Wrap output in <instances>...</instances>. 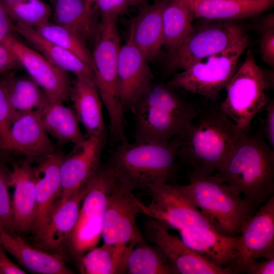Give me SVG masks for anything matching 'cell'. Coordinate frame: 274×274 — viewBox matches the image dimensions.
I'll list each match as a JSON object with an SVG mask.
<instances>
[{
    "label": "cell",
    "mask_w": 274,
    "mask_h": 274,
    "mask_svg": "<svg viewBox=\"0 0 274 274\" xmlns=\"http://www.w3.org/2000/svg\"><path fill=\"white\" fill-rule=\"evenodd\" d=\"M192 30L178 49L166 58L168 74L184 70L209 56L220 52L245 35L243 28L229 20H217Z\"/></svg>",
    "instance_id": "8fae6325"
},
{
    "label": "cell",
    "mask_w": 274,
    "mask_h": 274,
    "mask_svg": "<svg viewBox=\"0 0 274 274\" xmlns=\"http://www.w3.org/2000/svg\"><path fill=\"white\" fill-rule=\"evenodd\" d=\"M274 258L253 261L247 267L245 274H273Z\"/></svg>",
    "instance_id": "7bdbcfd3"
},
{
    "label": "cell",
    "mask_w": 274,
    "mask_h": 274,
    "mask_svg": "<svg viewBox=\"0 0 274 274\" xmlns=\"http://www.w3.org/2000/svg\"><path fill=\"white\" fill-rule=\"evenodd\" d=\"M248 45V39L245 35L224 50L176 74L166 84L216 101L232 78L238 60Z\"/></svg>",
    "instance_id": "52a82bcc"
},
{
    "label": "cell",
    "mask_w": 274,
    "mask_h": 274,
    "mask_svg": "<svg viewBox=\"0 0 274 274\" xmlns=\"http://www.w3.org/2000/svg\"><path fill=\"white\" fill-rule=\"evenodd\" d=\"M26 272L12 261L0 243V274H25Z\"/></svg>",
    "instance_id": "ee69618b"
},
{
    "label": "cell",
    "mask_w": 274,
    "mask_h": 274,
    "mask_svg": "<svg viewBox=\"0 0 274 274\" xmlns=\"http://www.w3.org/2000/svg\"><path fill=\"white\" fill-rule=\"evenodd\" d=\"M51 22L73 31L85 42L96 35L92 5L88 0H50Z\"/></svg>",
    "instance_id": "f1b7e54d"
},
{
    "label": "cell",
    "mask_w": 274,
    "mask_h": 274,
    "mask_svg": "<svg viewBox=\"0 0 274 274\" xmlns=\"http://www.w3.org/2000/svg\"><path fill=\"white\" fill-rule=\"evenodd\" d=\"M11 172L0 157V227L11 234H16L9 194Z\"/></svg>",
    "instance_id": "d590c367"
},
{
    "label": "cell",
    "mask_w": 274,
    "mask_h": 274,
    "mask_svg": "<svg viewBox=\"0 0 274 274\" xmlns=\"http://www.w3.org/2000/svg\"><path fill=\"white\" fill-rule=\"evenodd\" d=\"M1 1L10 19L18 24L36 28L50 21L52 16L51 7L41 0Z\"/></svg>",
    "instance_id": "e575fe53"
},
{
    "label": "cell",
    "mask_w": 274,
    "mask_h": 274,
    "mask_svg": "<svg viewBox=\"0 0 274 274\" xmlns=\"http://www.w3.org/2000/svg\"><path fill=\"white\" fill-rule=\"evenodd\" d=\"M11 186L14 187L12 208L15 232L22 236L31 234L35 219L36 188L33 167L28 161L13 164Z\"/></svg>",
    "instance_id": "7402d4cb"
},
{
    "label": "cell",
    "mask_w": 274,
    "mask_h": 274,
    "mask_svg": "<svg viewBox=\"0 0 274 274\" xmlns=\"http://www.w3.org/2000/svg\"><path fill=\"white\" fill-rule=\"evenodd\" d=\"M188 179L181 188L215 230L226 236H239L254 214L242 194L213 175H188Z\"/></svg>",
    "instance_id": "5b68a950"
},
{
    "label": "cell",
    "mask_w": 274,
    "mask_h": 274,
    "mask_svg": "<svg viewBox=\"0 0 274 274\" xmlns=\"http://www.w3.org/2000/svg\"><path fill=\"white\" fill-rule=\"evenodd\" d=\"M154 76L135 45L130 30L126 43L120 48L117 68V91L124 113L150 89Z\"/></svg>",
    "instance_id": "9a60e30c"
},
{
    "label": "cell",
    "mask_w": 274,
    "mask_h": 274,
    "mask_svg": "<svg viewBox=\"0 0 274 274\" xmlns=\"http://www.w3.org/2000/svg\"><path fill=\"white\" fill-rule=\"evenodd\" d=\"M106 138V134L86 138L84 142L75 144L71 152L63 156L60 167L61 191L59 200H64L77 193L94 175L100 165Z\"/></svg>",
    "instance_id": "e0dca14e"
},
{
    "label": "cell",
    "mask_w": 274,
    "mask_h": 274,
    "mask_svg": "<svg viewBox=\"0 0 274 274\" xmlns=\"http://www.w3.org/2000/svg\"><path fill=\"white\" fill-rule=\"evenodd\" d=\"M194 17L190 0H166L162 22L166 58L178 49L192 30Z\"/></svg>",
    "instance_id": "f546056e"
},
{
    "label": "cell",
    "mask_w": 274,
    "mask_h": 274,
    "mask_svg": "<svg viewBox=\"0 0 274 274\" xmlns=\"http://www.w3.org/2000/svg\"><path fill=\"white\" fill-rule=\"evenodd\" d=\"M0 243L6 252L29 271L39 274H73L62 254L50 253L28 242L20 234H11L0 227Z\"/></svg>",
    "instance_id": "44dd1931"
},
{
    "label": "cell",
    "mask_w": 274,
    "mask_h": 274,
    "mask_svg": "<svg viewBox=\"0 0 274 274\" xmlns=\"http://www.w3.org/2000/svg\"><path fill=\"white\" fill-rule=\"evenodd\" d=\"M179 147L178 136L168 143L127 141L115 147L105 166L129 190L146 189L176 176Z\"/></svg>",
    "instance_id": "7a4b0ae2"
},
{
    "label": "cell",
    "mask_w": 274,
    "mask_h": 274,
    "mask_svg": "<svg viewBox=\"0 0 274 274\" xmlns=\"http://www.w3.org/2000/svg\"><path fill=\"white\" fill-rule=\"evenodd\" d=\"M264 74L249 49L245 61L225 87L224 100L219 110L243 131L248 133L255 116L265 106Z\"/></svg>",
    "instance_id": "9c48e42d"
},
{
    "label": "cell",
    "mask_w": 274,
    "mask_h": 274,
    "mask_svg": "<svg viewBox=\"0 0 274 274\" xmlns=\"http://www.w3.org/2000/svg\"><path fill=\"white\" fill-rule=\"evenodd\" d=\"M260 32L259 51L261 59L271 67L274 66V15L264 17L258 25Z\"/></svg>",
    "instance_id": "8d00e7d4"
},
{
    "label": "cell",
    "mask_w": 274,
    "mask_h": 274,
    "mask_svg": "<svg viewBox=\"0 0 274 274\" xmlns=\"http://www.w3.org/2000/svg\"><path fill=\"white\" fill-rule=\"evenodd\" d=\"M127 273L179 274L175 267L157 245L144 239L135 244L127 261Z\"/></svg>",
    "instance_id": "d6a6232c"
},
{
    "label": "cell",
    "mask_w": 274,
    "mask_h": 274,
    "mask_svg": "<svg viewBox=\"0 0 274 274\" xmlns=\"http://www.w3.org/2000/svg\"><path fill=\"white\" fill-rule=\"evenodd\" d=\"M194 16L209 20L252 18L272 8V0H190Z\"/></svg>",
    "instance_id": "83f0119b"
},
{
    "label": "cell",
    "mask_w": 274,
    "mask_h": 274,
    "mask_svg": "<svg viewBox=\"0 0 274 274\" xmlns=\"http://www.w3.org/2000/svg\"><path fill=\"white\" fill-rule=\"evenodd\" d=\"M148 0H132V6H145Z\"/></svg>",
    "instance_id": "f6af8a7d"
},
{
    "label": "cell",
    "mask_w": 274,
    "mask_h": 274,
    "mask_svg": "<svg viewBox=\"0 0 274 274\" xmlns=\"http://www.w3.org/2000/svg\"><path fill=\"white\" fill-rule=\"evenodd\" d=\"M14 31L15 26L0 0V43L5 45L14 37Z\"/></svg>",
    "instance_id": "60d3db41"
},
{
    "label": "cell",
    "mask_w": 274,
    "mask_h": 274,
    "mask_svg": "<svg viewBox=\"0 0 274 274\" xmlns=\"http://www.w3.org/2000/svg\"><path fill=\"white\" fill-rule=\"evenodd\" d=\"M1 80L9 105L11 124L17 117L31 112H39L48 100L40 86L29 76L6 73Z\"/></svg>",
    "instance_id": "4316f807"
},
{
    "label": "cell",
    "mask_w": 274,
    "mask_h": 274,
    "mask_svg": "<svg viewBox=\"0 0 274 274\" xmlns=\"http://www.w3.org/2000/svg\"><path fill=\"white\" fill-rule=\"evenodd\" d=\"M0 150L28 157H45L55 152L39 112L21 115L11 123L7 140Z\"/></svg>",
    "instance_id": "ffe728a7"
},
{
    "label": "cell",
    "mask_w": 274,
    "mask_h": 274,
    "mask_svg": "<svg viewBox=\"0 0 274 274\" xmlns=\"http://www.w3.org/2000/svg\"><path fill=\"white\" fill-rule=\"evenodd\" d=\"M89 1V0H88ZM90 3V2H89Z\"/></svg>",
    "instance_id": "681fc988"
},
{
    "label": "cell",
    "mask_w": 274,
    "mask_h": 274,
    "mask_svg": "<svg viewBox=\"0 0 274 274\" xmlns=\"http://www.w3.org/2000/svg\"><path fill=\"white\" fill-rule=\"evenodd\" d=\"M15 31L53 64L73 73L76 78L96 84L89 65L73 53L45 39L35 28L16 23Z\"/></svg>",
    "instance_id": "d4e9b609"
},
{
    "label": "cell",
    "mask_w": 274,
    "mask_h": 274,
    "mask_svg": "<svg viewBox=\"0 0 274 274\" xmlns=\"http://www.w3.org/2000/svg\"><path fill=\"white\" fill-rule=\"evenodd\" d=\"M10 126L9 102L5 88L0 80V145L7 140Z\"/></svg>",
    "instance_id": "f35d334b"
},
{
    "label": "cell",
    "mask_w": 274,
    "mask_h": 274,
    "mask_svg": "<svg viewBox=\"0 0 274 274\" xmlns=\"http://www.w3.org/2000/svg\"><path fill=\"white\" fill-rule=\"evenodd\" d=\"M146 189L152 200L145 205L138 199L140 213L157 220L167 229L173 228L178 232L193 229L215 230L181 185L158 183Z\"/></svg>",
    "instance_id": "30bf717a"
},
{
    "label": "cell",
    "mask_w": 274,
    "mask_h": 274,
    "mask_svg": "<svg viewBox=\"0 0 274 274\" xmlns=\"http://www.w3.org/2000/svg\"><path fill=\"white\" fill-rule=\"evenodd\" d=\"M45 39L73 53L94 69L92 54L85 42L70 29L49 21L35 28Z\"/></svg>",
    "instance_id": "836d02e7"
},
{
    "label": "cell",
    "mask_w": 274,
    "mask_h": 274,
    "mask_svg": "<svg viewBox=\"0 0 274 274\" xmlns=\"http://www.w3.org/2000/svg\"><path fill=\"white\" fill-rule=\"evenodd\" d=\"M274 258V195L245 222L239 236L232 263V274H245L248 266L259 259Z\"/></svg>",
    "instance_id": "7c38bea8"
},
{
    "label": "cell",
    "mask_w": 274,
    "mask_h": 274,
    "mask_svg": "<svg viewBox=\"0 0 274 274\" xmlns=\"http://www.w3.org/2000/svg\"><path fill=\"white\" fill-rule=\"evenodd\" d=\"M168 230L158 221L149 217L144 224L142 234L147 242L161 249L179 274H232L229 267L218 266L208 261Z\"/></svg>",
    "instance_id": "5bb4252c"
},
{
    "label": "cell",
    "mask_w": 274,
    "mask_h": 274,
    "mask_svg": "<svg viewBox=\"0 0 274 274\" xmlns=\"http://www.w3.org/2000/svg\"><path fill=\"white\" fill-rule=\"evenodd\" d=\"M40 113L46 131L60 144H79L86 140L74 110L65 106L63 103L48 99Z\"/></svg>",
    "instance_id": "4dcf8cb0"
},
{
    "label": "cell",
    "mask_w": 274,
    "mask_h": 274,
    "mask_svg": "<svg viewBox=\"0 0 274 274\" xmlns=\"http://www.w3.org/2000/svg\"><path fill=\"white\" fill-rule=\"evenodd\" d=\"M132 249L104 243L87 251L76 263L83 274L126 273L128 258Z\"/></svg>",
    "instance_id": "1f68e13d"
},
{
    "label": "cell",
    "mask_w": 274,
    "mask_h": 274,
    "mask_svg": "<svg viewBox=\"0 0 274 274\" xmlns=\"http://www.w3.org/2000/svg\"><path fill=\"white\" fill-rule=\"evenodd\" d=\"M5 1H8V2H20V1H28V0H3Z\"/></svg>",
    "instance_id": "bcb514c9"
},
{
    "label": "cell",
    "mask_w": 274,
    "mask_h": 274,
    "mask_svg": "<svg viewBox=\"0 0 274 274\" xmlns=\"http://www.w3.org/2000/svg\"><path fill=\"white\" fill-rule=\"evenodd\" d=\"M266 117L264 123V131L268 144L273 149L274 147V101L267 100L264 108Z\"/></svg>",
    "instance_id": "b9f144b4"
},
{
    "label": "cell",
    "mask_w": 274,
    "mask_h": 274,
    "mask_svg": "<svg viewBox=\"0 0 274 274\" xmlns=\"http://www.w3.org/2000/svg\"><path fill=\"white\" fill-rule=\"evenodd\" d=\"M204 1H225V0H204Z\"/></svg>",
    "instance_id": "7dc6e473"
},
{
    "label": "cell",
    "mask_w": 274,
    "mask_h": 274,
    "mask_svg": "<svg viewBox=\"0 0 274 274\" xmlns=\"http://www.w3.org/2000/svg\"><path fill=\"white\" fill-rule=\"evenodd\" d=\"M89 187L88 180L77 193L64 200H59L44 228L37 237L31 239L30 243L46 251L64 255L78 220L80 205Z\"/></svg>",
    "instance_id": "ac0fdd59"
},
{
    "label": "cell",
    "mask_w": 274,
    "mask_h": 274,
    "mask_svg": "<svg viewBox=\"0 0 274 274\" xmlns=\"http://www.w3.org/2000/svg\"><path fill=\"white\" fill-rule=\"evenodd\" d=\"M22 68L19 59L11 49L0 43V74Z\"/></svg>",
    "instance_id": "ab89813d"
},
{
    "label": "cell",
    "mask_w": 274,
    "mask_h": 274,
    "mask_svg": "<svg viewBox=\"0 0 274 274\" xmlns=\"http://www.w3.org/2000/svg\"><path fill=\"white\" fill-rule=\"evenodd\" d=\"M5 45L11 49L23 68L42 89L50 101H68L72 82L68 72L53 64L15 37Z\"/></svg>",
    "instance_id": "2e32d148"
},
{
    "label": "cell",
    "mask_w": 274,
    "mask_h": 274,
    "mask_svg": "<svg viewBox=\"0 0 274 274\" xmlns=\"http://www.w3.org/2000/svg\"><path fill=\"white\" fill-rule=\"evenodd\" d=\"M138 199L116 179L108 195L101 238L105 244L134 247L144 239L136 217L140 213Z\"/></svg>",
    "instance_id": "4fadbf2b"
},
{
    "label": "cell",
    "mask_w": 274,
    "mask_h": 274,
    "mask_svg": "<svg viewBox=\"0 0 274 274\" xmlns=\"http://www.w3.org/2000/svg\"><path fill=\"white\" fill-rule=\"evenodd\" d=\"M179 232L184 243L200 256L215 265L230 268L239 236H226L207 229H187Z\"/></svg>",
    "instance_id": "cb8c5ba5"
},
{
    "label": "cell",
    "mask_w": 274,
    "mask_h": 274,
    "mask_svg": "<svg viewBox=\"0 0 274 274\" xmlns=\"http://www.w3.org/2000/svg\"><path fill=\"white\" fill-rule=\"evenodd\" d=\"M116 178L105 165H100L89 179V187L80 207L79 216L66 246V259L76 262L95 247L101 234L108 195Z\"/></svg>",
    "instance_id": "ba28073f"
},
{
    "label": "cell",
    "mask_w": 274,
    "mask_h": 274,
    "mask_svg": "<svg viewBox=\"0 0 274 274\" xmlns=\"http://www.w3.org/2000/svg\"><path fill=\"white\" fill-rule=\"evenodd\" d=\"M100 16L92 54L93 73L100 98L108 112L111 141L116 144L127 141L124 113L117 86L118 57L121 47L117 26L118 16Z\"/></svg>",
    "instance_id": "8992f818"
},
{
    "label": "cell",
    "mask_w": 274,
    "mask_h": 274,
    "mask_svg": "<svg viewBox=\"0 0 274 274\" xmlns=\"http://www.w3.org/2000/svg\"><path fill=\"white\" fill-rule=\"evenodd\" d=\"M272 1H274V0H272Z\"/></svg>",
    "instance_id": "c3c4849f"
},
{
    "label": "cell",
    "mask_w": 274,
    "mask_h": 274,
    "mask_svg": "<svg viewBox=\"0 0 274 274\" xmlns=\"http://www.w3.org/2000/svg\"><path fill=\"white\" fill-rule=\"evenodd\" d=\"M218 107L198 108L196 116L178 136L179 162L189 175L219 171L233 148L246 135Z\"/></svg>",
    "instance_id": "6da1fadb"
},
{
    "label": "cell",
    "mask_w": 274,
    "mask_h": 274,
    "mask_svg": "<svg viewBox=\"0 0 274 274\" xmlns=\"http://www.w3.org/2000/svg\"><path fill=\"white\" fill-rule=\"evenodd\" d=\"M166 0L143 6L131 21L133 42L147 61L156 57L163 46L162 12Z\"/></svg>",
    "instance_id": "603a6c76"
},
{
    "label": "cell",
    "mask_w": 274,
    "mask_h": 274,
    "mask_svg": "<svg viewBox=\"0 0 274 274\" xmlns=\"http://www.w3.org/2000/svg\"><path fill=\"white\" fill-rule=\"evenodd\" d=\"M95 7L101 14L119 16L125 13L129 6H132V0H93Z\"/></svg>",
    "instance_id": "74e56055"
},
{
    "label": "cell",
    "mask_w": 274,
    "mask_h": 274,
    "mask_svg": "<svg viewBox=\"0 0 274 274\" xmlns=\"http://www.w3.org/2000/svg\"><path fill=\"white\" fill-rule=\"evenodd\" d=\"M70 99L86 130V138L106 134L102 101L96 84L76 78L71 86Z\"/></svg>",
    "instance_id": "484cf974"
},
{
    "label": "cell",
    "mask_w": 274,
    "mask_h": 274,
    "mask_svg": "<svg viewBox=\"0 0 274 274\" xmlns=\"http://www.w3.org/2000/svg\"><path fill=\"white\" fill-rule=\"evenodd\" d=\"M176 90L153 83L135 102L131 110L135 141L168 143L186 129L198 108Z\"/></svg>",
    "instance_id": "277c9868"
},
{
    "label": "cell",
    "mask_w": 274,
    "mask_h": 274,
    "mask_svg": "<svg viewBox=\"0 0 274 274\" xmlns=\"http://www.w3.org/2000/svg\"><path fill=\"white\" fill-rule=\"evenodd\" d=\"M214 176L234 188L253 213L274 194V152L262 138L249 133Z\"/></svg>",
    "instance_id": "3957f363"
},
{
    "label": "cell",
    "mask_w": 274,
    "mask_h": 274,
    "mask_svg": "<svg viewBox=\"0 0 274 274\" xmlns=\"http://www.w3.org/2000/svg\"><path fill=\"white\" fill-rule=\"evenodd\" d=\"M63 155L54 152L44 158L33 167L36 188V208L31 239L37 237L44 228L61 191L60 167Z\"/></svg>",
    "instance_id": "d6986e66"
}]
</instances>
